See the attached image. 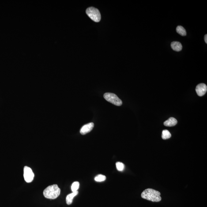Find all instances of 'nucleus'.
<instances>
[{
    "instance_id": "0eeeda50",
    "label": "nucleus",
    "mask_w": 207,
    "mask_h": 207,
    "mask_svg": "<svg viewBox=\"0 0 207 207\" xmlns=\"http://www.w3.org/2000/svg\"><path fill=\"white\" fill-rule=\"evenodd\" d=\"M94 127V124L92 122L87 124L82 127L81 130H80V133L81 134L83 135L86 134L92 130Z\"/></svg>"
},
{
    "instance_id": "dca6fc26",
    "label": "nucleus",
    "mask_w": 207,
    "mask_h": 207,
    "mask_svg": "<svg viewBox=\"0 0 207 207\" xmlns=\"http://www.w3.org/2000/svg\"><path fill=\"white\" fill-rule=\"evenodd\" d=\"M205 40L206 43H207V35H206L205 36Z\"/></svg>"
},
{
    "instance_id": "4468645a",
    "label": "nucleus",
    "mask_w": 207,
    "mask_h": 207,
    "mask_svg": "<svg viewBox=\"0 0 207 207\" xmlns=\"http://www.w3.org/2000/svg\"><path fill=\"white\" fill-rule=\"evenodd\" d=\"M106 178L105 176L100 174V175H98L95 177V179L96 182H102L105 180Z\"/></svg>"
},
{
    "instance_id": "7ed1b4c3",
    "label": "nucleus",
    "mask_w": 207,
    "mask_h": 207,
    "mask_svg": "<svg viewBox=\"0 0 207 207\" xmlns=\"http://www.w3.org/2000/svg\"><path fill=\"white\" fill-rule=\"evenodd\" d=\"M86 13L91 20L95 22H98L101 19V15L98 9L94 7L88 8Z\"/></svg>"
},
{
    "instance_id": "1a4fd4ad",
    "label": "nucleus",
    "mask_w": 207,
    "mask_h": 207,
    "mask_svg": "<svg viewBox=\"0 0 207 207\" xmlns=\"http://www.w3.org/2000/svg\"><path fill=\"white\" fill-rule=\"evenodd\" d=\"M177 123V121L173 118H170L164 122V125L165 126L173 127L175 126Z\"/></svg>"
},
{
    "instance_id": "6e6552de",
    "label": "nucleus",
    "mask_w": 207,
    "mask_h": 207,
    "mask_svg": "<svg viewBox=\"0 0 207 207\" xmlns=\"http://www.w3.org/2000/svg\"><path fill=\"white\" fill-rule=\"evenodd\" d=\"M171 47L174 51H179L182 50V46L180 42H173L171 43Z\"/></svg>"
},
{
    "instance_id": "9b49d317",
    "label": "nucleus",
    "mask_w": 207,
    "mask_h": 207,
    "mask_svg": "<svg viewBox=\"0 0 207 207\" xmlns=\"http://www.w3.org/2000/svg\"><path fill=\"white\" fill-rule=\"evenodd\" d=\"M176 32L179 35L182 36H186V32L184 27L181 26H178L176 28Z\"/></svg>"
},
{
    "instance_id": "f03ea898",
    "label": "nucleus",
    "mask_w": 207,
    "mask_h": 207,
    "mask_svg": "<svg viewBox=\"0 0 207 207\" xmlns=\"http://www.w3.org/2000/svg\"><path fill=\"white\" fill-rule=\"evenodd\" d=\"M61 190L56 184L50 185L45 189L43 194L45 197L49 199H55L60 194Z\"/></svg>"
},
{
    "instance_id": "39448f33",
    "label": "nucleus",
    "mask_w": 207,
    "mask_h": 207,
    "mask_svg": "<svg viewBox=\"0 0 207 207\" xmlns=\"http://www.w3.org/2000/svg\"><path fill=\"white\" fill-rule=\"evenodd\" d=\"M24 176L26 182L28 183L32 182L34 177V174L32 169L25 166L24 169Z\"/></svg>"
},
{
    "instance_id": "2eb2a0df",
    "label": "nucleus",
    "mask_w": 207,
    "mask_h": 207,
    "mask_svg": "<svg viewBox=\"0 0 207 207\" xmlns=\"http://www.w3.org/2000/svg\"><path fill=\"white\" fill-rule=\"evenodd\" d=\"M116 166L117 170L118 171H123L124 169V165L123 163L121 162H117L116 163Z\"/></svg>"
},
{
    "instance_id": "423d86ee",
    "label": "nucleus",
    "mask_w": 207,
    "mask_h": 207,
    "mask_svg": "<svg viewBox=\"0 0 207 207\" xmlns=\"http://www.w3.org/2000/svg\"><path fill=\"white\" fill-rule=\"evenodd\" d=\"M207 91V86L206 84L201 83L198 84L196 87V91L197 95L199 96H204Z\"/></svg>"
},
{
    "instance_id": "ddd939ff",
    "label": "nucleus",
    "mask_w": 207,
    "mask_h": 207,
    "mask_svg": "<svg viewBox=\"0 0 207 207\" xmlns=\"http://www.w3.org/2000/svg\"><path fill=\"white\" fill-rule=\"evenodd\" d=\"M79 187H80V183L78 182H73L71 186V190L73 192H74L77 191Z\"/></svg>"
},
{
    "instance_id": "20e7f679",
    "label": "nucleus",
    "mask_w": 207,
    "mask_h": 207,
    "mask_svg": "<svg viewBox=\"0 0 207 207\" xmlns=\"http://www.w3.org/2000/svg\"><path fill=\"white\" fill-rule=\"evenodd\" d=\"M104 97L107 101L117 106H121L122 104V101L115 94L106 93L104 95Z\"/></svg>"
},
{
    "instance_id": "9d476101",
    "label": "nucleus",
    "mask_w": 207,
    "mask_h": 207,
    "mask_svg": "<svg viewBox=\"0 0 207 207\" xmlns=\"http://www.w3.org/2000/svg\"><path fill=\"white\" fill-rule=\"evenodd\" d=\"M78 194V192L77 191L73 192L71 194L68 195L66 197V202L68 205H70L73 202L74 197Z\"/></svg>"
},
{
    "instance_id": "f257e3e1",
    "label": "nucleus",
    "mask_w": 207,
    "mask_h": 207,
    "mask_svg": "<svg viewBox=\"0 0 207 207\" xmlns=\"http://www.w3.org/2000/svg\"><path fill=\"white\" fill-rule=\"evenodd\" d=\"M160 192L153 189H147L143 192L141 197L144 199L149 200L152 202H160L162 200Z\"/></svg>"
},
{
    "instance_id": "f8f14e48",
    "label": "nucleus",
    "mask_w": 207,
    "mask_h": 207,
    "mask_svg": "<svg viewBox=\"0 0 207 207\" xmlns=\"http://www.w3.org/2000/svg\"><path fill=\"white\" fill-rule=\"evenodd\" d=\"M171 133L168 130H163L162 134V138L163 140H167L170 138L171 137Z\"/></svg>"
}]
</instances>
